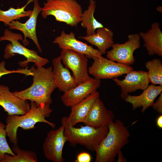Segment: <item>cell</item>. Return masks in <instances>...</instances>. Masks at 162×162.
Here are the masks:
<instances>
[{
	"mask_svg": "<svg viewBox=\"0 0 162 162\" xmlns=\"http://www.w3.org/2000/svg\"><path fill=\"white\" fill-rule=\"evenodd\" d=\"M51 66L45 68L43 67L32 66L30 70L33 74V82L28 88L13 92L16 96L24 100H30L38 105L50 106L52 103L51 96L57 88Z\"/></svg>",
	"mask_w": 162,
	"mask_h": 162,
	"instance_id": "cell-1",
	"label": "cell"
},
{
	"mask_svg": "<svg viewBox=\"0 0 162 162\" xmlns=\"http://www.w3.org/2000/svg\"><path fill=\"white\" fill-rule=\"evenodd\" d=\"M30 108L26 114L19 115H8L6 119L5 125L7 135L10 142L14 145L18 144L17 131L19 128L23 130H30L34 128L35 125L38 122L47 124L55 129L56 124L47 120L45 118L49 117L52 112L50 106L38 105L31 101Z\"/></svg>",
	"mask_w": 162,
	"mask_h": 162,
	"instance_id": "cell-2",
	"label": "cell"
},
{
	"mask_svg": "<svg viewBox=\"0 0 162 162\" xmlns=\"http://www.w3.org/2000/svg\"><path fill=\"white\" fill-rule=\"evenodd\" d=\"M108 132L95 151V162H113L118 152L129 142L130 133L123 123L117 120L108 126Z\"/></svg>",
	"mask_w": 162,
	"mask_h": 162,
	"instance_id": "cell-3",
	"label": "cell"
},
{
	"mask_svg": "<svg viewBox=\"0 0 162 162\" xmlns=\"http://www.w3.org/2000/svg\"><path fill=\"white\" fill-rule=\"evenodd\" d=\"M61 123L64 127V134L67 142L71 146L74 147L79 144L92 152L95 151L109 131L108 127L95 128L86 125L76 128L69 124L66 117L62 118Z\"/></svg>",
	"mask_w": 162,
	"mask_h": 162,
	"instance_id": "cell-4",
	"label": "cell"
},
{
	"mask_svg": "<svg viewBox=\"0 0 162 162\" xmlns=\"http://www.w3.org/2000/svg\"><path fill=\"white\" fill-rule=\"evenodd\" d=\"M44 4L41 13L44 18L52 15L56 21L72 27L81 22L82 8L76 0H47Z\"/></svg>",
	"mask_w": 162,
	"mask_h": 162,
	"instance_id": "cell-5",
	"label": "cell"
},
{
	"mask_svg": "<svg viewBox=\"0 0 162 162\" xmlns=\"http://www.w3.org/2000/svg\"><path fill=\"white\" fill-rule=\"evenodd\" d=\"M23 41L21 34L15 33L6 29L3 36L0 37V41L8 40L11 43L7 44L4 49V57L8 59L14 54H18L23 56L26 60L18 62L21 67H26L29 62H33L37 67H41L49 62L48 59L41 57L38 55L36 51L29 50L23 46L19 41Z\"/></svg>",
	"mask_w": 162,
	"mask_h": 162,
	"instance_id": "cell-6",
	"label": "cell"
},
{
	"mask_svg": "<svg viewBox=\"0 0 162 162\" xmlns=\"http://www.w3.org/2000/svg\"><path fill=\"white\" fill-rule=\"evenodd\" d=\"M92 59L94 62L88 68V71L98 79L116 78L133 70L130 65L116 62L102 56L94 57Z\"/></svg>",
	"mask_w": 162,
	"mask_h": 162,
	"instance_id": "cell-7",
	"label": "cell"
},
{
	"mask_svg": "<svg viewBox=\"0 0 162 162\" xmlns=\"http://www.w3.org/2000/svg\"><path fill=\"white\" fill-rule=\"evenodd\" d=\"M60 56L65 67L73 73L77 86L91 78L88 74V58L82 53L69 49H62Z\"/></svg>",
	"mask_w": 162,
	"mask_h": 162,
	"instance_id": "cell-8",
	"label": "cell"
},
{
	"mask_svg": "<svg viewBox=\"0 0 162 162\" xmlns=\"http://www.w3.org/2000/svg\"><path fill=\"white\" fill-rule=\"evenodd\" d=\"M139 34L129 35L128 41L124 43L114 44L112 49L107 51V58L114 62L126 64H133L135 60L133 56L134 51L140 46Z\"/></svg>",
	"mask_w": 162,
	"mask_h": 162,
	"instance_id": "cell-9",
	"label": "cell"
},
{
	"mask_svg": "<svg viewBox=\"0 0 162 162\" xmlns=\"http://www.w3.org/2000/svg\"><path fill=\"white\" fill-rule=\"evenodd\" d=\"M64 129L62 125L58 129L51 130L47 133L43 145L44 154L47 160L54 162L64 161L62 151L67 142Z\"/></svg>",
	"mask_w": 162,
	"mask_h": 162,
	"instance_id": "cell-10",
	"label": "cell"
},
{
	"mask_svg": "<svg viewBox=\"0 0 162 162\" xmlns=\"http://www.w3.org/2000/svg\"><path fill=\"white\" fill-rule=\"evenodd\" d=\"M126 74L122 80L117 78L112 79L116 84L120 87L121 97L122 99H124L129 93L139 89L144 90L149 85L150 80L146 71L133 70Z\"/></svg>",
	"mask_w": 162,
	"mask_h": 162,
	"instance_id": "cell-11",
	"label": "cell"
},
{
	"mask_svg": "<svg viewBox=\"0 0 162 162\" xmlns=\"http://www.w3.org/2000/svg\"><path fill=\"white\" fill-rule=\"evenodd\" d=\"M57 44L61 49H69L82 53L88 58H92L102 56V54L98 50L93 48L92 46L80 41L75 38V34L71 32L68 34L64 30L60 35L56 37L53 41Z\"/></svg>",
	"mask_w": 162,
	"mask_h": 162,
	"instance_id": "cell-12",
	"label": "cell"
},
{
	"mask_svg": "<svg viewBox=\"0 0 162 162\" xmlns=\"http://www.w3.org/2000/svg\"><path fill=\"white\" fill-rule=\"evenodd\" d=\"M34 7L29 19L25 23L18 21L12 20L8 25L10 29H16L21 31L24 35V39L22 41L24 46L28 45V42L26 38L32 39L35 44L40 52L42 50L38 43L36 33V26L38 15L42 10L38 0H34Z\"/></svg>",
	"mask_w": 162,
	"mask_h": 162,
	"instance_id": "cell-13",
	"label": "cell"
},
{
	"mask_svg": "<svg viewBox=\"0 0 162 162\" xmlns=\"http://www.w3.org/2000/svg\"><path fill=\"white\" fill-rule=\"evenodd\" d=\"M100 80L91 78L89 80L76 86L61 97V100L66 106L71 107L82 101L100 86Z\"/></svg>",
	"mask_w": 162,
	"mask_h": 162,
	"instance_id": "cell-14",
	"label": "cell"
},
{
	"mask_svg": "<svg viewBox=\"0 0 162 162\" xmlns=\"http://www.w3.org/2000/svg\"><path fill=\"white\" fill-rule=\"evenodd\" d=\"M0 106L8 115H23L30 110V104L24 100L11 92L7 86L0 85Z\"/></svg>",
	"mask_w": 162,
	"mask_h": 162,
	"instance_id": "cell-15",
	"label": "cell"
},
{
	"mask_svg": "<svg viewBox=\"0 0 162 162\" xmlns=\"http://www.w3.org/2000/svg\"><path fill=\"white\" fill-rule=\"evenodd\" d=\"M114 117L112 112L106 109L99 98L94 103L83 123L95 128L108 127L113 122Z\"/></svg>",
	"mask_w": 162,
	"mask_h": 162,
	"instance_id": "cell-16",
	"label": "cell"
},
{
	"mask_svg": "<svg viewBox=\"0 0 162 162\" xmlns=\"http://www.w3.org/2000/svg\"><path fill=\"white\" fill-rule=\"evenodd\" d=\"M52 74L60 91L65 93L77 86L74 76L62 64L60 56L52 59Z\"/></svg>",
	"mask_w": 162,
	"mask_h": 162,
	"instance_id": "cell-17",
	"label": "cell"
},
{
	"mask_svg": "<svg viewBox=\"0 0 162 162\" xmlns=\"http://www.w3.org/2000/svg\"><path fill=\"white\" fill-rule=\"evenodd\" d=\"M143 91L140 95L128 94L124 99L125 101L132 104L133 110L142 106L141 111L142 113L152 106L156 98L162 92V86L151 84Z\"/></svg>",
	"mask_w": 162,
	"mask_h": 162,
	"instance_id": "cell-18",
	"label": "cell"
},
{
	"mask_svg": "<svg viewBox=\"0 0 162 162\" xmlns=\"http://www.w3.org/2000/svg\"><path fill=\"white\" fill-rule=\"evenodd\" d=\"M99 93L96 91L86 98L71 107V112L67 120L72 126L80 122H83L88 114L93 104L99 98Z\"/></svg>",
	"mask_w": 162,
	"mask_h": 162,
	"instance_id": "cell-19",
	"label": "cell"
},
{
	"mask_svg": "<svg viewBox=\"0 0 162 162\" xmlns=\"http://www.w3.org/2000/svg\"><path fill=\"white\" fill-rule=\"evenodd\" d=\"M139 34L144 41V46L149 55L162 56V33L158 23L153 22L148 31L145 33L140 32Z\"/></svg>",
	"mask_w": 162,
	"mask_h": 162,
	"instance_id": "cell-20",
	"label": "cell"
},
{
	"mask_svg": "<svg viewBox=\"0 0 162 162\" xmlns=\"http://www.w3.org/2000/svg\"><path fill=\"white\" fill-rule=\"evenodd\" d=\"M113 32L108 28L102 27L97 29L96 33L91 35L79 37L96 46L102 54L106 53V50L112 47L114 44Z\"/></svg>",
	"mask_w": 162,
	"mask_h": 162,
	"instance_id": "cell-21",
	"label": "cell"
},
{
	"mask_svg": "<svg viewBox=\"0 0 162 162\" xmlns=\"http://www.w3.org/2000/svg\"><path fill=\"white\" fill-rule=\"evenodd\" d=\"M89 2L88 9L82 13L80 22L81 26L86 29L87 36L95 34L96 29L104 27L103 25L98 21L94 16L96 8L95 1L90 0Z\"/></svg>",
	"mask_w": 162,
	"mask_h": 162,
	"instance_id": "cell-22",
	"label": "cell"
},
{
	"mask_svg": "<svg viewBox=\"0 0 162 162\" xmlns=\"http://www.w3.org/2000/svg\"><path fill=\"white\" fill-rule=\"evenodd\" d=\"M12 151L16 154L10 156L6 154L4 159L1 162H37L38 158L36 153L33 151L24 150L17 145H14Z\"/></svg>",
	"mask_w": 162,
	"mask_h": 162,
	"instance_id": "cell-23",
	"label": "cell"
},
{
	"mask_svg": "<svg viewBox=\"0 0 162 162\" xmlns=\"http://www.w3.org/2000/svg\"><path fill=\"white\" fill-rule=\"evenodd\" d=\"M33 0H28L26 4L20 8L15 9L10 7L6 10H3L0 9V21L4 22L7 26L12 20L20 19L22 17H29L32 10H25V9Z\"/></svg>",
	"mask_w": 162,
	"mask_h": 162,
	"instance_id": "cell-24",
	"label": "cell"
},
{
	"mask_svg": "<svg viewBox=\"0 0 162 162\" xmlns=\"http://www.w3.org/2000/svg\"><path fill=\"white\" fill-rule=\"evenodd\" d=\"M145 66L152 85L162 86V63L159 58H155L146 62Z\"/></svg>",
	"mask_w": 162,
	"mask_h": 162,
	"instance_id": "cell-25",
	"label": "cell"
},
{
	"mask_svg": "<svg viewBox=\"0 0 162 162\" xmlns=\"http://www.w3.org/2000/svg\"><path fill=\"white\" fill-rule=\"evenodd\" d=\"M7 136L5 125L0 121V162L4 159L6 154L12 156L16 155L8 143L6 138Z\"/></svg>",
	"mask_w": 162,
	"mask_h": 162,
	"instance_id": "cell-26",
	"label": "cell"
},
{
	"mask_svg": "<svg viewBox=\"0 0 162 162\" xmlns=\"http://www.w3.org/2000/svg\"><path fill=\"white\" fill-rule=\"evenodd\" d=\"M5 62L4 61L0 62V78L4 75L13 73H20L25 75L26 76L33 75V72L30 69H28V67L26 66L24 69L19 68L15 70H9L5 68Z\"/></svg>",
	"mask_w": 162,
	"mask_h": 162,
	"instance_id": "cell-27",
	"label": "cell"
},
{
	"mask_svg": "<svg viewBox=\"0 0 162 162\" xmlns=\"http://www.w3.org/2000/svg\"><path fill=\"white\" fill-rule=\"evenodd\" d=\"M91 157L88 153L82 152L79 153L76 157L75 162H90L91 160Z\"/></svg>",
	"mask_w": 162,
	"mask_h": 162,
	"instance_id": "cell-28",
	"label": "cell"
},
{
	"mask_svg": "<svg viewBox=\"0 0 162 162\" xmlns=\"http://www.w3.org/2000/svg\"><path fill=\"white\" fill-rule=\"evenodd\" d=\"M159 95L158 99L154 102L152 106L153 110L161 114L162 113V92Z\"/></svg>",
	"mask_w": 162,
	"mask_h": 162,
	"instance_id": "cell-29",
	"label": "cell"
},
{
	"mask_svg": "<svg viewBox=\"0 0 162 162\" xmlns=\"http://www.w3.org/2000/svg\"><path fill=\"white\" fill-rule=\"evenodd\" d=\"M118 154V158L117 162H125L127 161L126 159L123 156L122 151L121 150L119 151Z\"/></svg>",
	"mask_w": 162,
	"mask_h": 162,
	"instance_id": "cell-30",
	"label": "cell"
},
{
	"mask_svg": "<svg viewBox=\"0 0 162 162\" xmlns=\"http://www.w3.org/2000/svg\"><path fill=\"white\" fill-rule=\"evenodd\" d=\"M156 124L158 127L160 128H162V116H159L157 118L156 121Z\"/></svg>",
	"mask_w": 162,
	"mask_h": 162,
	"instance_id": "cell-31",
	"label": "cell"
},
{
	"mask_svg": "<svg viewBox=\"0 0 162 162\" xmlns=\"http://www.w3.org/2000/svg\"><path fill=\"white\" fill-rule=\"evenodd\" d=\"M157 10L159 12L162 13V7L160 6H159L157 7Z\"/></svg>",
	"mask_w": 162,
	"mask_h": 162,
	"instance_id": "cell-32",
	"label": "cell"
}]
</instances>
